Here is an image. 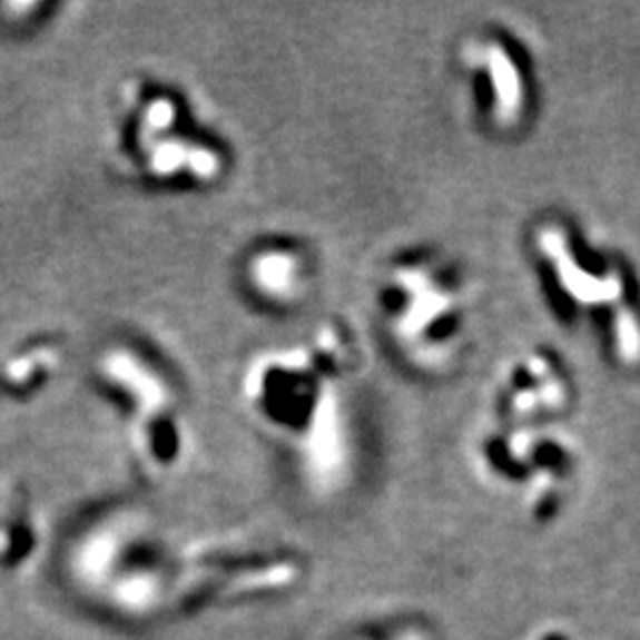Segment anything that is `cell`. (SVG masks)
I'll use <instances>...</instances> for the list:
<instances>
[{
    "instance_id": "1",
    "label": "cell",
    "mask_w": 640,
    "mask_h": 640,
    "mask_svg": "<svg viewBox=\"0 0 640 640\" xmlns=\"http://www.w3.org/2000/svg\"><path fill=\"white\" fill-rule=\"evenodd\" d=\"M361 346L349 325L323 318L256 349L237 377V404L308 482L333 486L358 463Z\"/></svg>"
},
{
    "instance_id": "2",
    "label": "cell",
    "mask_w": 640,
    "mask_h": 640,
    "mask_svg": "<svg viewBox=\"0 0 640 640\" xmlns=\"http://www.w3.org/2000/svg\"><path fill=\"white\" fill-rule=\"evenodd\" d=\"M375 333L411 377L444 382L463 368L477 325L467 268L436 245H406L377 264L368 285Z\"/></svg>"
},
{
    "instance_id": "3",
    "label": "cell",
    "mask_w": 640,
    "mask_h": 640,
    "mask_svg": "<svg viewBox=\"0 0 640 640\" xmlns=\"http://www.w3.org/2000/svg\"><path fill=\"white\" fill-rule=\"evenodd\" d=\"M107 142L115 169L159 195L214 193L235 167L228 140L199 115L188 90L148 71L119 83Z\"/></svg>"
},
{
    "instance_id": "4",
    "label": "cell",
    "mask_w": 640,
    "mask_h": 640,
    "mask_svg": "<svg viewBox=\"0 0 640 640\" xmlns=\"http://www.w3.org/2000/svg\"><path fill=\"white\" fill-rule=\"evenodd\" d=\"M90 382L119 415L126 446L150 477H169L188 455V394L174 363L136 335L107 337L90 358Z\"/></svg>"
},
{
    "instance_id": "5",
    "label": "cell",
    "mask_w": 640,
    "mask_h": 640,
    "mask_svg": "<svg viewBox=\"0 0 640 640\" xmlns=\"http://www.w3.org/2000/svg\"><path fill=\"white\" fill-rule=\"evenodd\" d=\"M453 75L465 115L496 142L520 140L536 117V79L529 52L503 24L470 27L453 46Z\"/></svg>"
},
{
    "instance_id": "6",
    "label": "cell",
    "mask_w": 640,
    "mask_h": 640,
    "mask_svg": "<svg viewBox=\"0 0 640 640\" xmlns=\"http://www.w3.org/2000/svg\"><path fill=\"white\" fill-rule=\"evenodd\" d=\"M553 425H508L486 417L472 439V463L501 491L543 510L567 472V446Z\"/></svg>"
},
{
    "instance_id": "7",
    "label": "cell",
    "mask_w": 640,
    "mask_h": 640,
    "mask_svg": "<svg viewBox=\"0 0 640 640\" xmlns=\"http://www.w3.org/2000/svg\"><path fill=\"white\" fill-rule=\"evenodd\" d=\"M233 280L254 311L264 316H299L321 285V262L304 237L289 233L256 235L237 252Z\"/></svg>"
},
{
    "instance_id": "8",
    "label": "cell",
    "mask_w": 640,
    "mask_h": 640,
    "mask_svg": "<svg viewBox=\"0 0 640 640\" xmlns=\"http://www.w3.org/2000/svg\"><path fill=\"white\" fill-rule=\"evenodd\" d=\"M570 398V380L558 356L529 344L501 358L489 387L486 417L508 425H553Z\"/></svg>"
},
{
    "instance_id": "9",
    "label": "cell",
    "mask_w": 640,
    "mask_h": 640,
    "mask_svg": "<svg viewBox=\"0 0 640 640\" xmlns=\"http://www.w3.org/2000/svg\"><path fill=\"white\" fill-rule=\"evenodd\" d=\"M67 371V339L58 333H33L0 354V398L31 404L43 398Z\"/></svg>"
},
{
    "instance_id": "10",
    "label": "cell",
    "mask_w": 640,
    "mask_h": 640,
    "mask_svg": "<svg viewBox=\"0 0 640 640\" xmlns=\"http://www.w3.org/2000/svg\"><path fill=\"white\" fill-rule=\"evenodd\" d=\"M62 3L52 0H0V39L24 41L58 22Z\"/></svg>"
}]
</instances>
